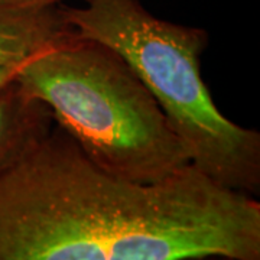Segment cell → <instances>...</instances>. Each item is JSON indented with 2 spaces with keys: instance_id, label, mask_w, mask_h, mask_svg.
Listing matches in <instances>:
<instances>
[{
  "instance_id": "8992f818",
  "label": "cell",
  "mask_w": 260,
  "mask_h": 260,
  "mask_svg": "<svg viewBox=\"0 0 260 260\" xmlns=\"http://www.w3.org/2000/svg\"><path fill=\"white\" fill-rule=\"evenodd\" d=\"M67 0H0V8H30V6H54L64 5ZM87 2V0H81Z\"/></svg>"
},
{
  "instance_id": "7a4b0ae2",
  "label": "cell",
  "mask_w": 260,
  "mask_h": 260,
  "mask_svg": "<svg viewBox=\"0 0 260 260\" xmlns=\"http://www.w3.org/2000/svg\"><path fill=\"white\" fill-rule=\"evenodd\" d=\"M75 37L114 49L153 95L185 145L191 165L217 184L259 194L260 133L227 119L201 74L207 30L156 18L142 0L65 6Z\"/></svg>"
},
{
  "instance_id": "6da1fadb",
  "label": "cell",
  "mask_w": 260,
  "mask_h": 260,
  "mask_svg": "<svg viewBox=\"0 0 260 260\" xmlns=\"http://www.w3.org/2000/svg\"><path fill=\"white\" fill-rule=\"evenodd\" d=\"M259 260L260 203L194 165L142 184L59 124L0 172V260Z\"/></svg>"
},
{
  "instance_id": "5b68a950",
  "label": "cell",
  "mask_w": 260,
  "mask_h": 260,
  "mask_svg": "<svg viewBox=\"0 0 260 260\" xmlns=\"http://www.w3.org/2000/svg\"><path fill=\"white\" fill-rule=\"evenodd\" d=\"M54 126L51 109L26 93L16 80L3 87L0 90V172L37 148Z\"/></svg>"
},
{
  "instance_id": "3957f363",
  "label": "cell",
  "mask_w": 260,
  "mask_h": 260,
  "mask_svg": "<svg viewBox=\"0 0 260 260\" xmlns=\"http://www.w3.org/2000/svg\"><path fill=\"white\" fill-rule=\"evenodd\" d=\"M22 88L94 162L133 182L153 184L191 165L185 145L153 95L114 49L65 38L19 67Z\"/></svg>"
},
{
  "instance_id": "277c9868",
  "label": "cell",
  "mask_w": 260,
  "mask_h": 260,
  "mask_svg": "<svg viewBox=\"0 0 260 260\" xmlns=\"http://www.w3.org/2000/svg\"><path fill=\"white\" fill-rule=\"evenodd\" d=\"M64 8H0V65L22 64L49 45L75 35Z\"/></svg>"
},
{
  "instance_id": "52a82bcc",
  "label": "cell",
  "mask_w": 260,
  "mask_h": 260,
  "mask_svg": "<svg viewBox=\"0 0 260 260\" xmlns=\"http://www.w3.org/2000/svg\"><path fill=\"white\" fill-rule=\"evenodd\" d=\"M19 65H0V90L16 80Z\"/></svg>"
}]
</instances>
